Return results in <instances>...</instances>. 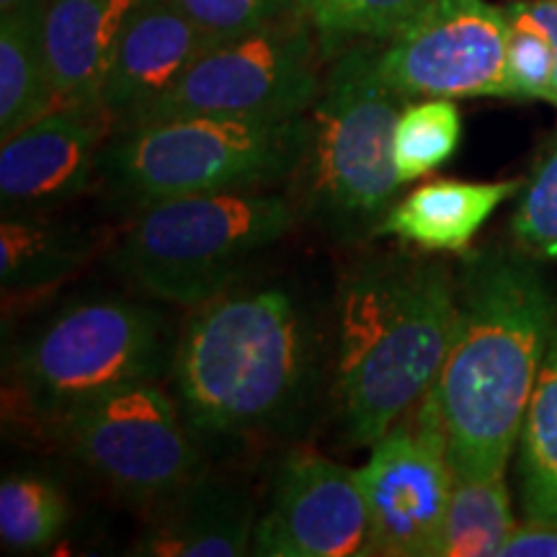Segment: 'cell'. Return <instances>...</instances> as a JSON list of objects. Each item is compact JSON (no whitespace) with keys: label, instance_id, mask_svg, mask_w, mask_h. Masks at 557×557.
<instances>
[{"label":"cell","instance_id":"1","mask_svg":"<svg viewBox=\"0 0 557 557\" xmlns=\"http://www.w3.org/2000/svg\"><path fill=\"white\" fill-rule=\"evenodd\" d=\"M555 318L547 278L527 250H480L465 263L455 331L434 385L455 478L506 472Z\"/></svg>","mask_w":557,"mask_h":557},{"label":"cell","instance_id":"2","mask_svg":"<svg viewBox=\"0 0 557 557\" xmlns=\"http://www.w3.org/2000/svg\"><path fill=\"white\" fill-rule=\"evenodd\" d=\"M455 320L457 278L442 261L372 256L341 278L333 393L351 447H372L436 385Z\"/></svg>","mask_w":557,"mask_h":557},{"label":"cell","instance_id":"3","mask_svg":"<svg viewBox=\"0 0 557 557\" xmlns=\"http://www.w3.org/2000/svg\"><path fill=\"white\" fill-rule=\"evenodd\" d=\"M315 331L289 292L227 289L191 310L173 354L194 434L246 436L299 413L315 382Z\"/></svg>","mask_w":557,"mask_h":557},{"label":"cell","instance_id":"4","mask_svg":"<svg viewBox=\"0 0 557 557\" xmlns=\"http://www.w3.org/2000/svg\"><path fill=\"white\" fill-rule=\"evenodd\" d=\"M380 41H354L333 54L308 109V145L297 178L305 207L338 240L374 238L403 184L395 169V124L406 99L380 70Z\"/></svg>","mask_w":557,"mask_h":557},{"label":"cell","instance_id":"5","mask_svg":"<svg viewBox=\"0 0 557 557\" xmlns=\"http://www.w3.org/2000/svg\"><path fill=\"white\" fill-rule=\"evenodd\" d=\"M308 116L240 120L176 116L114 132L99 152L96 178L135 209L205 194L267 191L297 178Z\"/></svg>","mask_w":557,"mask_h":557},{"label":"cell","instance_id":"6","mask_svg":"<svg viewBox=\"0 0 557 557\" xmlns=\"http://www.w3.org/2000/svg\"><path fill=\"white\" fill-rule=\"evenodd\" d=\"M295 222V201L269 189L158 201L124 230L111 269L143 295L194 310L233 289Z\"/></svg>","mask_w":557,"mask_h":557},{"label":"cell","instance_id":"7","mask_svg":"<svg viewBox=\"0 0 557 557\" xmlns=\"http://www.w3.org/2000/svg\"><path fill=\"white\" fill-rule=\"evenodd\" d=\"M169 320L150 302L96 295L70 302L18 348L13 382L29 413L54 423L70 410L158 382L176 354Z\"/></svg>","mask_w":557,"mask_h":557},{"label":"cell","instance_id":"8","mask_svg":"<svg viewBox=\"0 0 557 557\" xmlns=\"http://www.w3.org/2000/svg\"><path fill=\"white\" fill-rule=\"evenodd\" d=\"M323 54L312 24L295 9L261 29L209 47L132 127L176 116H302L323 88Z\"/></svg>","mask_w":557,"mask_h":557},{"label":"cell","instance_id":"9","mask_svg":"<svg viewBox=\"0 0 557 557\" xmlns=\"http://www.w3.org/2000/svg\"><path fill=\"white\" fill-rule=\"evenodd\" d=\"M52 426L70 455L135 504H156L201 475L194 429L158 382L103 395Z\"/></svg>","mask_w":557,"mask_h":557},{"label":"cell","instance_id":"10","mask_svg":"<svg viewBox=\"0 0 557 557\" xmlns=\"http://www.w3.org/2000/svg\"><path fill=\"white\" fill-rule=\"evenodd\" d=\"M357 475L369 511V555L442 557L455 470L434 387L372 444Z\"/></svg>","mask_w":557,"mask_h":557},{"label":"cell","instance_id":"11","mask_svg":"<svg viewBox=\"0 0 557 557\" xmlns=\"http://www.w3.org/2000/svg\"><path fill=\"white\" fill-rule=\"evenodd\" d=\"M511 21L487 0H429L380 50L395 94L413 99H508Z\"/></svg>","mask_w":557,"mask_h":557},{"label":"cell","instance_id":"12","mask_svg":"<svg viewBox=\"0 0 557 557\" xmlns=\"http://www.w3.org/2000/svg\"><path fill=\"white\" fill-rule=\"evenodd\" d=\"M250 553L261 557L369 555V511L357 470L310 449L287 455Z\"/></svg>","mask_w":557,"mask_h":557},{"label":"cell","instance_id":"13","mask_svg":"<svg viewBox=\"0 0 557 557\" xmlns=\"http://www.w3.org/2000/svg\"><path fill=\"white\" fill-rule=\"evenodd\" d=\"M114 135L101 103H67L0 145L3 214H34L75 199L96 178L99 152Z\"/></svg>","mask_w":557,"mask_h":557},{"label":"cell","instance_id":"14","mask_svg":"<svg viewBox=\"0 0 557 557\" xmlns=\"http://www.w3.org/2000/svg\"><path fill=\"white\" fill-rule=\"evenodd\" d=\"M212 45L218 41L171 0H145L116 45L101 88V107L114 120V132L132 127Z\"/></svg>","mask_w":557,"mask_h":557},{"label":"cell","instance_id":"15","mask_svg":"<svg viewBox=\"0 0 557 557\" xmlns=\"http://www.w3.org/2000/svg\"><path fill=\"white\" fill-rule=\"evenodd\" d=\"M256 508L246 487L222 478H194L189 485L152 504V519L135 555L235 557L250 553Z\"/></svg>","mask_w":557,"mask_h":557},{"label":"cell","instance_id":"16","mask_svg":"<svg viewBox=\"0 0 557 557\" xmlns=\"http://www.w3.org/2000/svg\"><path fill=\"white\" fill-rule=\"evenodd\" d=\"M145 0H45V52L58 107L101 103L129 18Z\"/></svg>","mask_w":557,"mask_h":557},{"label":"cell","instance_id":"17","mask_svg":"<svg viewBox=\"0 0 557 557\" xmlns=\"http://www.w3.org/2000/svg\"><path fill=\"white\" fill-rule=\"evenodd\" d=\"M521 189V181H429L395 201L374 230V238H395L429 253H465L491 214L506 199L519 197Z\"/></svg>","mask_w":557,"mask_h":557},{"label":"cell","instance_id":"18","mask_svg":"<svg viewBox=\"0 0 557 557\" xmlns=\"http://www.w3.org/2000/svg\"><path fill=\"white\" fill-rule=\"evenodd\" d=\"M41 16L45 0L0 13V139L58 109Z\"/></svg>","mask_w":557,"mask_h":557},{"label":"cell","instance_id":"19","mask_svg":"<svg viewBox=\"0 0 557 557\" xmlns=\"http://www.w3.org/2000/svg\"><path fill=\"white\" fill-rule=\"evenodd\" d=\"M90 243L78 230L24 214H3L0 225V284L9 295H34L78 271Z\"/></svg>","mask_w":557,"mask_h":557},{"label":"cell","instance_id":"20","mask_svg":"<svg viewBox=\"0 0 557 557\" xmlns=\"http://www.w3.org/2000/svg\"><path fill=\"white\" fill-rule=\"evenodd\" d=\"M519 483L527 519L557 521V318L521 426Z\"/></svg>","mask_w":557,"mask_h":557},{"label":"cell","instance_id":"21","mask_svg":"<svg viewBox=\"0 0 557 557\" xmlns=\"http://www.w3.org/2000/svg\"><path fill=\"white\" fill-rule=\"evenodd\" d=\"M517 527L504 475L485 480L455 478L444 519L442 557L500 555Z\"/></svg>","mask_w":557,"mask_h":557},{"label":"cell","instance_id":"22","mask_svg":"<svg viewBox=\"0 0 557 557\" xmlns=\"http://www.w3.org/2000/svg\"><path fill=\"white\" fill-rule=\"evenodd\" d=\"M67 504L58 483L37 472H16L0 483V540L9 553H39L60 537Z\"/></svg>","mask_w":557,"mask_h":557},{"label":"cell","instance_id":"23","mask_svg":"<svg viewBox=\"0 0 557 557\" xmlns=\"http://www.w3.org/2000/svg\"><path fill=\"white\" fill-rule=\"evenodd\" d=\"M429 0H299L325 54L354 41H389Z\"/></svg>","mask_w":557,"mask_h":557},{"label":"cell","instance_id":"24","mask_svg":"<svg viewBox=\"0 0 557 557\" xmlns=\"http://www.w3.org/2000/svg\"><path fill=\"white\" fill-rule=\"evenodd\" d=\"M462 116L451 99L406 101L395 124V169L400 184L429 176L455 156Z\"/></svg>","mask_w":557,"mask_h":557},{"label":"cell","instance_id":"25","mask_svg":"<svg viewBox=\"0 0 557 557\" xmlns=\"http://www.w3.org/2000/svg\"><path fill=\"white\" fill-rule=\"evenodd\" d=\"M506 13L511 21L506 50L508 99L553 101L557 67L553 41L537 21L529 16L521 0H513Z\"/></svg>","mask_w":557,"mask_h":557},{"label":"cell","instance_id":"26","mask_svg":"<svg viewBox=\"0 0 557 557\" xmlns=\"http://www.w3.org/2000/svg\"><path fill=\"white\" fill-rule=\"evenodd\" d=\"M513 240L542 261H557V137L519 194L511 220Z\"/></svg>","mask_w":557,"mask_h":557},{"label":"cell","instance_id":"27","mask_svg":"<svg viewBox=\"0 0 557 557\" xmlns=\"http://www.w3.org/2000/svg\"><path fill=\"white\" fill-rule=\"evenodd\" d=\"M207 37L225 41L299 9V0H171Z\"/></svg>","mask_w":557,"mask_h":557},{"label":"cell","instance_id":"28","mask_svg":"<svg viewBox=\"0 0 557 557\" xmlns=\"http://www.w3.org/2000/svg\"><path fill=\"white\" fill-rule=\"evenodd\" d=\"M500 557H557V521H532L517 527Z\"/></svg>","mask_w":557,"mask_h":557},{"label":"cell","instance_id":"29","mask_svg":"<svg viewBox=\"0 0 557 557\" xmlns=\"http://www.w3.org/2000/svg\"><path fill=\"white\" fill-rule=\"evenodd\" d=\"M529 16L545 29V34L555 47V60H557V0H521ZM557 107V67H555V88H553V101Z\"/></svg>","mask_w":557,"mask_h":557},{"label":"cell","instance_id":"30","mask_svg":"<svg viewBox=\"0 0 557 557\" xmlns=\"http://www.w3.org/2000/svg\"><path fill=\"white\" fill-rule=\"evenodd\" d=\"M29 3H39V0H0V13L21 9V5H29Z\"/></svg>","mask_w":557,"mask_h":557}]
</instances>
